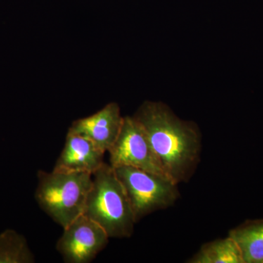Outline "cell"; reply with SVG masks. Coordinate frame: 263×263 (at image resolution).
<instances>
[{"mask_svg":"<svg viewBox=\"0 0 263 263\" xmlns=\"http://www.w3.org/2000/svg\"><path fill=\"white\" fill-rule=\"evenodd\" d=\"M108 239L100 224L82 214L64 228L57 249L65 262L89 263L105 248Z\"/></svg>","mask_w":263,"mask_h":263,"instance_id":"cell-6","label":"cell"},{"mask_svg":"<svg viewBox=\"0 0 263 263\" xmlns=\"http://www.w3.org/2000/svg\"><path fill=\"white\" fill-rule=\"evenodd\" d=\"M134 117L146 132L167 177L176 184L187 181L200 160L201 138L196 126L155 102H145Z\"/></svg>","mask_w":263,"mask_h":263,"instance_id":"cell-1","label":"cell"},{"mask_svg":"<svg viewBox=\"0 0 263 263\" xmlns=\"http://www.w3.org/2000/svg\"><path fill=\"white\" fill-rule=\"evenodd\" d=\"M100 224L109 238H129L135 220L129 199L110 164L103 165L92 174L84 214Z\"/></svg>","mask_w":263,"mask_h":263,"instance_id":"cell-2","label":"cell"},{"mask_svg":"<svg viewBox=\"0 0 263 263\" xmlns=\"http://www.w3.org/2000/svg\"><path fill=\"white\" fill-rule=\"evenodd\" d=\"M114 170L127 193L136 222L151 213L171 206L179 198L178 184L167 178L128 166Z\"/></svg>","mask_w":263,"mask_h":263,"instance_id":"cell-4","label":"cell"},{"mask_svg":"<svg viewBox=\"0 0 263 263\" xmlns=\"http://www.w3.org/2000/svg\"><path fill=\"white\" fill-rule=\"evenodd\" d=\"M34 255L27 240L13 230L0 234V263H32Z\"/></svg>","mask_w":263,"mask_h":263,"instance_id":"cell-11","label":"cell"},{"mask_svg":"<svg viewBox=\"0 0 263 263\" xmlns=\"http://www.w3.org/2000/svg\"><path fill=\"white\" fill-rule=\"evenodd\" d=\"M123 122L119 105L110 103L96 114L75 121L69 131L90 140L105 153L117 141Z\"/></svg>","mask_w":263,"mask_h":263,"instance_id":"cell-7","label":"cell"},{"mask_svg":"<svg viewBox=\"0 0 263 263\" xmlns=\"http://www.w3.org/2000/svg\"><path fill=\"white\" fill-rule=\"evenodd\" d=\"M37 180L36 201L63 229L84 214L92 174L39 171Z\"/></svg>","mask_w":263,"mask_h":263,"instance_id":"cell-3","label":"cell"},{"mask_svg":"<svg viewBox=\"0 0 263 263\" xmlns=\"http://www.w3.org/2000/svg\"><path fill=\"white\" fill-rule=\"evenodd\" d=\"M108 153L110 164L114 168L128 166L169 179L146 132L134 117H124L120 133Z\"/></svg>","mask_w":263,"mask_h":263,"instance_id":"cell-5","label":"cell"},{"mask_svg":"<svg viewBox=\"0 0 263 263\" xmlns=\"http://www.w3.org/2000/svg\"><path fill=\"white\" fill-rule=\"evenodd\" d=\"M190 263H245L235 240L229 236L204 245Z\"/></svg>","mask_w":263,"mask_h":263,"instance_id":"cell-10","label":"cell"},{"mask_svg":"<svg viewBox=\"0 0 263 263\" xmlns=\"http://www.w3.org/2000/svg\"><path fill=\"white\" fill-rule=\"evenodd\" d=\"M245 263H263V219L249 220L230 230Z\"/></svg>","mask_w":263,"mask_h":263,"instance_id":"cell-9","label":"cell"},{"mask_svg":"<svg viewBox=\"0 0 263 263\" xmlns=\"http://www.w3.org/2000/svg\"><path fill=\"white\" fill-rule=\"evenodd\" d=\"M104 155L105 152L93 142L68 130L65 146L57 160L53 171L93 174L105 162Z\"/></svg>","mask_w":263,"mask_h":263,"instance_id":"cell-8","label":"cell"}]
</instances>
